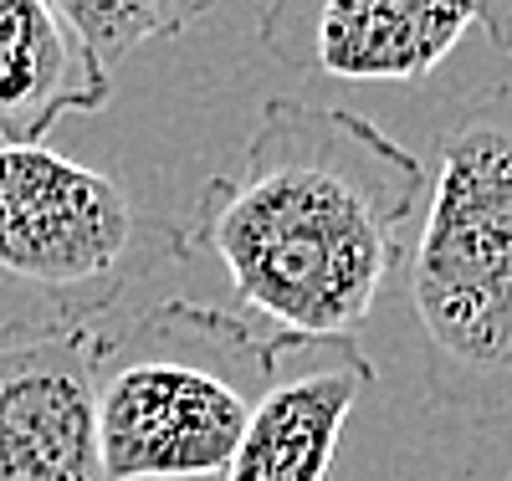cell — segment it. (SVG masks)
<instances>
[{
    "instance_id": "6da1fadb",
    "label": "cell",
    "mask_w": 512,
    "mask_h": 481,
    "mask_svg": "<svg viewBox=\"0 0 512 481\" xmlns=\"http://www.w3.org/2000/svg\"><path fill=\"white\" fill-rule=\"evenodd\" d=\"M425 190V164L374 118L272 98L241 169L200 190L185 241L216 256L236 302L277 333H354L405 267Z\"/></svg>"
},
{
    "instance_id": "30bf717a",
    "label": "cell",
    "mask_w": 512,
    "mask_h": 481,
    "mask_svg": "<svg viewBox=\"0 0 512 481\" xmlns=\"http://www.w3.org/2000/svg\"><path fill=\"white\" fill-rule=\"evenodd\" d=\"M477 26L487 31V41L512 62V0H477Z\"/></svg>"
},
{
    "instance_id": "7a4b0ae2",
    "label": "cell",
    "mask_w": 512,
    "mask_h": 481,
    "mask_svg": "<svg viewBox=\"0 0 512 481\" xmlns=\"http://www.w3.org/2000/svg\"><path fill=\"white\" fill-rule=\"evenodd\" d=\"M436 180L405 251L425 400L456 420L512 410V87L441 123Z\"/></svg>"
},
{
    "instance_id": "ba28073f",
    "label": "cell",
    "mask_w": 512,
    "mask_h": 481,
    "mask_svg": "<svg viewBox=\"0 0 512 481\" xmlns=\"http://www.w3.org/2000/svg\"><path fill=\"white\" fill-rule=\"evenodd\" d=\"M113 72L52 0H0V134L41 144L67 113H103Z\"/></svg>"
},
{
    "instance_id": "52a82bcc",
    "label": "cell",
    "mask_w": 512,
    "mask_h": 481,
    "mask_svg": "<svg viewBox=\"0 0 512 481\" xmlns=\"http://www.w3.org/2000/svg\"><path fill=\"white\" fill-rule=\"evenodd\" d=\"M374 389L354 333H277V369L221 481H328L344 425Z\"/></svg>"
},
{
    "instance_id": "9c48e42d",
    "label": "cell",
    "mask_w": 512,
    "mask_h": 481,
    "mask_svg": "<svg viewBox=\"0 0 512 481\" xmlns=\"http://www.w3.org/2000/svg\"><path fill=\"white\" fill-rule=\"evenodd\" d=\"M67 26L88 41V52L118 72L149 41H169L190 31L216 0H52Z\"/></svg>"
},
{
    "instance_id": "277c9868",
    "label": "cell",
    "mask_w": 512,
    "mask_h": 481,
    "mask_svg": "<svg viewBox=\"0 0 512 481\" xmlns=\"http://www.w3.org/2000/svg\"><path fill=\"white\" fill-rule=\"evenodd\" d=\"M185 256V226L149 215L113 174L0 134V277L52 313L103 318Z\"/></svg>"
},
{
    "instance_id": "3957f363",
    "label": "cell",
    "mask_w": 512,
    "mask_h": 481,
    "mask_svg": "<svg viewBox=\"0 0 512 481\" xmlns=\"http://www.w3.org/2000/svg\"><path fill=\"white\" fill-rule=\"evenodd\" d=\"M277 369V333L169 297L103 343L98 435L108 481L221 476Z\"/></svg>"
},
{
    "instance_id": "8992f818",
    "label": "cell",
    "mask_w": 512,
    "mask_h": 481,
    "mask_svg": "<svg viewBox=\"0 0 512 481\" xmlns=\"http://www.w3.org/2000/svg\"><path fill=\"white\" fill-rule=\"evenodd\" d=\"M472 26L477 0H267L256 41L303 77L415 87Z\"/></svg>"
},
{
    "instance_id": "5b68a950",
    "label": "cell",
    "mask_w": 512,
    "mask_h": 481,
    "mask_svg": "<svg viewBox=\"0 0 512 481\" xmlns=\"http://www.w3.org/2000/svg\"><path fill=\"white\" fill-rule=\"evenodd\" d=\"M98 318L0 323V481H108L98 435Z\"/></svg>"
}]
</instances>
